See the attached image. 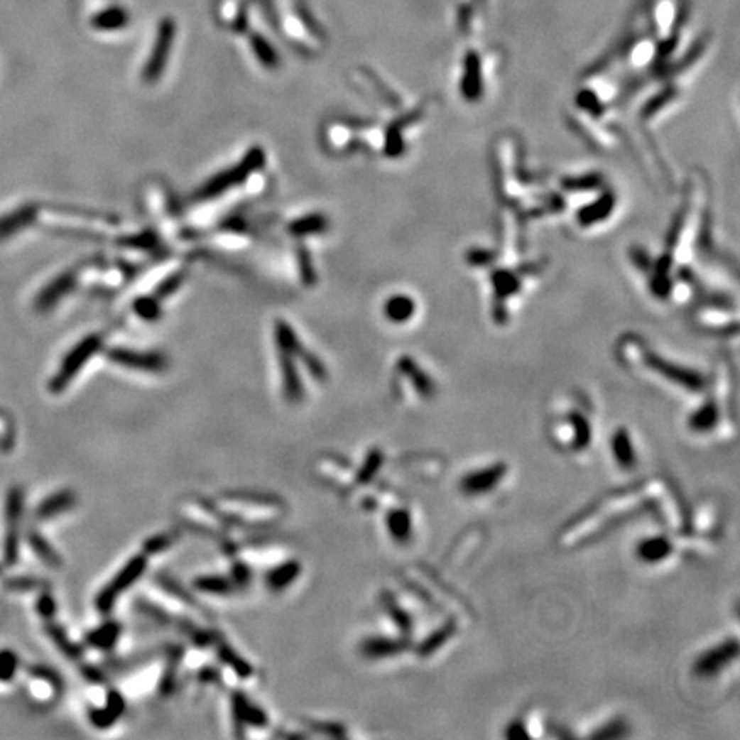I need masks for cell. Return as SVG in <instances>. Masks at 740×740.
<instances>
[{
	"label": "cell",
	"instance_id": "cell-12",
	"mask_svg": "<svg viewBox=\"0 0 740 740\" xmlns=\"http://www.w3.org/2000/svg\"><path fill=\"white\" fill-rule=\"evenodd\" d=\"M232 704H234L236 723H247V725L256 727V729H263L268 723V717H266L264 711L249 701V697H245L244 694L235 692L232 696Z\"/></svg>",
	"mask_w": 740,
	"mask_h": 740
},
{
	"label": "cell",
	"instance_id": "cell-24",
	"mask_svg": "<svg viewBox=\"0 0 740 740\" xmlns=\"http://www.w3.org/2000/svg\"><path fill=\"white\" fill-rule=\"evenodd\" d=\"M252 163H254L252 160L247 161V166H245V163H242V166H239V168H235V170H230V172L224 173L222 178H218V180H213L210 185L205 187V192H202V195L219 194L224 189V187L240 182V180H242V177L245 175V173H247L249 170L252 168V166H251Z\"/></svg>",
	"mask_w": 740,
	"mask_h": 740
},
{
	"label": "cell",
	"instance_id": "cell-36",
	"mask_svg": "<svg viewBox=\"0 0 740 740\" xmlns=\"http://www.w3.org/2000/svg\"><path fill=\"white\" fill-rule=\"evenodd\" d=\"M0 662H2V667H0V677H2V679H9V677L12 675V672L16 670V656L11 655V653H4V655L0 656Z\"/></svg>",
	"mask_w": 740,
	"mask_h": 740
},
{
	"label": "cell",
	"instance_id": "cell-2",
	"mask_svg": "<svg viewBox=\"0 0 740 740\" xmlns=\"http://www.w3.org/2000/svg\"><path fill=\"white\" fill-rule=\"evenodd\" d=\"M148 567V559L144 554L134 555L127 560L126 565L119 569V572L111 577V581L103 586L102 592L97 594L94 598V606L99 614H110L114 610V606L117 605V600L120 594L126 593L136 581L141 580V576L144 575Z\"/></svg>",
	"mask_w": 740,
	"mask_h": 740
},
{
	"label": "cell",
	"instance_id": "cell-20",
	"mask_svg": "<svg viewBox=\"0 0 740 740\" xmlns=\"http://www.w3.org/2000/svg\"><path fill=\"white\" fill-rule=\"evenodd\" d=\"M612 452L614 458L621 463L624 468H634L636 455L633 442H631L629 434L626 429H619L612 435Z\"/></svg>",
	"mask_w": 740,
	"mask_h": 740
},
{
	"label": "cell",
	"instance_id": "cell-3",
	"mask_svg": "<svg viewBox=\"0 0 740 740\" xmlns=\"http://www.w3.org/2000/svg\"><path fill=\"white\" fill-rule=\"evenodd\" d=\"M178 516L182 521L192 530L199 531L205 536H216L222 538L227 533L228 521L213 504L202 501V499H184L178 506Z\"/></svg>",
	"mask_w": 740,
	"mask_h": 740
},
{
	"label": "cell",
	"instance_id": "cell-30",
	"mask_svg": "<svg viewBox=\"0 0 740 740\" xmlns=\"http://www.w3.org/2000/svg\"><path fill=\"white\" fill-rule=\"evenodd\" d=\"M30 214H31V210H21L19 213L11 214L9 218L2 219V222H0V236L9 235L12 230H18L19 227L26 224Z\"/></svg>",
	"mask_w": 740,
	"mask_h": 740
},
{
	"label": "cell",
	"instance_id": "cell-5",
	"mask_svg": "<svg viewBox=\"0 0 740 740\" xmlns=\"http://www.w3.org/2000/svg\"><path fill=\"white\" fill-rule=\"evenodd\" d=\"M173 36H175V23L170 18H166L160 23L155 47H153L151 57H149L146 67H144V79H146V81H155V79L160 77V74L163 72V67L166 65V60H168L170 55V50H172Z\"/></svg>",
	"mask_w": 740,
	"mask_h": 740
},
{
	"label": "cell",
	"instance_id": "cell-7",
	"mask_svg": "<svg viewBox=\"0 0 740 740\" xmlns=\"http://www.w3.org/2000/svg\"><path fill=\"white\" fill-rule=\"evenodd\" d=\"M506 464L501 463L492 464L489 468L475 469V472L461 478V490L468 494V496H484V494L497 487L499 481L506 475Z\"/></svg>",
	"mask_w": 740,
	"mask_h": 740
},
{
	"label": "cell",
	"instance_id": "cell-34",
	"mask_svg": "<svg viewBox=\"0 0 740 740\" xmlns=\"http://www.w3.org/2000/svg\"><path fill=\"white\" fill-rule=\"evenodd\" d=\"M322 228H324V219L319 218V216H312V218H305V219H302V222L293 224V230L297 232L298 235L309 234V230L319 232V230H322Z\"/></svg>",
	"mask_w": 740,
	"mask_h": 740
},
{
	"label": "cell",
	"instance_id": "cell-11",
	"mask_svg": "<svg viewBox=\"0 0 740 740\" xmlns=\"http://www.w3.org/2000/svg\"><path fill=\"white\" fill-rule=\"evenodd\" d=\"M300 572L302 565L298 560H286V562L269 569L268 575H266V586H268L269 592L273 593L285 592L288 586H292L295 581H297Z\"/></svg>",
	"mask_w": 740,
	"mask_h": 740
},
{
	"label": "cell",
	"instance_id": "cell-32",
	"mask_svg": "<svg viewBox=\"0 0 740 740\" xmlns=\"http://www.w3.org/2000/svg\"><path fill=\"white\" fill-rule=\"evenodd\" d=\"M48 629H50V634H52L53 641L59 644L60 650L64 651L65 655L74 656V658H76V656H79V653H81V650H79L76 644L70 641V639L64 634V631H62L60 627H48Z\"/></svg>",
	"mask_w": 740,
	"mask_h": 740
},
{
	"label": "cell",
	"instance_id": "cell-33",
	"mask_svg": "<svg viewBox=\"0 0 740 740\" xmlns=\"http://www.w3.org/2000/svg\"><path fill=\"white\" fill-rule=\"evenodd\" d=\"M381 463H382V455H381V452L379 451H372V455H369L367 459H365L364 467L360 468L359 480L360 481H369L370 478L376 475V472H377V469H379Z\"/></svg>",
	"mask_w": 740,
	"mask_h": 740
},
{
	"label": "cell",
	"instance_id": "cell-29",
	"mask_svg": "<svg viewBox=\"0 0 740 740\" xmlns=\"http://www.w3.org/2000/svg\"><path fill=\"white\" fill-rule=\"evenodd\" d=\"M31 543H33V547H35L36 554H38L43 560H47V564L52 565V567H59V565H60V557L57 555V552L53 550V548L50 547L43 538H40V536L33 535L31 536Z\"/></svg>",
	"mask_w": 740,
	"mask_h": 740
},
{
	"label": "cell",
	"instance_id": "cell-37",
	"mask_svg": "<svg viewBox=\"0 0 740 740\" xmlns=\"http://www.w3.org/2000/svg\"><path fill=\"white\" fill-rule=\"evenodd\" d=\"M38 610L41 615H45V617H50V615L55 614V604H53V600L48 597V594H43V597L38 600Z\"/></svg>",
	"mask_w": 740,
	"mask_h": 740
},
{
	"label": "cell",
	"instance_id": "cell-10",
	"mask_svg": "<svg viewBox=\"0 0 740 740\" xmlns=\"http://www.w3.org/2000/svg\"><path fill=\"white\" fill-rule=\"evenodd\" d=\"M124 709H126V702H124L122 696L115 691H108L103 701L91 709V722L98 729H107L108 725L119 720Z\"/></svg>",
	"mask_w": 740,
	"mask_h": 740
},
{
	"label": "cell",
	"instance_id": "cell-22",
	"mask_svg": "<svg viewBox=\"0 0 740 740\" xmlns=\"http://www.w3.org/2000/svg\"><path fill=\"white\" fill-rule=\"evenodd\" d=\"M216 644H218V655H219V658H222V662L224 665H228L230 668H234V672L240 677V679H249V677L252 675L251 663H247L245 660H242V656H240L239 653L232 650L227 643L218 641Z\"/></svg>",
	"mask_w": 740,
	"mask_h": 740
},
{
	"label": "cell",
	"instance_id": "cell-31",
	"mask_svg": "<svg viewBox=\"0 0 740 740\" xmlns=\"http://www.w3.org/2000/svg\"><path fill=\"white\" fill-rule=\"evenodd\" d=\"M571 425L572 429H575L576 432V447H584L586 444H588L589 437H592V429L588 427V422L583 417H580V415H571Z\"/></svg>",
	"mask_w": 740,
	"mask_h": 740
},
{
	"label": "cell",
	"instance_id": "cell-23",
	"mask_svg": "<svg viewBox=\"0 0 740 740\" xmlns=\"http://www.w3.org/2000/svg\"><path fill=\"white\" fill-rule=\"evenodd\" d=\"M413 309H415V303L411 298L403 297V295H396V297L391 298V300L388 302V305H386V314H388V317L391 319V321L405 322L411 317Z\"/></svg>",
	"mask_w": 740,
	"mask_h": 740
},
{
	"label": "cell",
	"instance_id": "cell-6",
	"mask_svg": "<svg viewBox=\"0 0 740 740\" xmlns=\"http://www.w3.org/2000/svg\"><path fill=\"white\" fill-rule=\"evenodd\" d=\"M739 644L737 639L722 643L720 646L709 648L708 651L702 653L700 658L694 663V673L700 677H714L722 672L725 665H729L737 658Z\"/></svg>",
	"mask_w": 740,
	"mask_h": 740
},
{
	"label": "cell",
	"instance_id": "cell-21",
	"mask_svg": "<svg viewBox=\"0 0 740 740\" xmlns=\"http://www.w3.org/2000/svg\"><path fill=\"white\" fill-rule=\"evenodd\" d=\"M127 23H129L127 11L120 9V7H111V9L99 12L97 18L93 19V26L97 28V30H102V31L120 30V28L126 26Z\"/></svg>",
	"mask_w": 740,
	"mask_h": 740
},
{
	"label": "cell",
	"instance_id": "cell-26",
	"mask_svg": "<svg viewBox=\"0 0 740 740\" xmlns=\"http://www.w3.org/2000/svg\"><path fill=\"white\" fill-rule=\"evenodd\" d=\"M718 420V410L714 406V403H708V405L702 406L701 410H697L696 413L691 417V429L696 432H706L711 427H714Z\"/></svg>",
	"mask_w": 740,
	"mask_h": 740
},
{
	"label": "cell",
	"instance_id": "cell-28",
	"mask_svg": "<svg viewBox=\"0 0 740 740\" xmlns=\"http://www.w3.org/2000/svg\"><path fill=\"white\" fill-rule=\"evenodd\" d=\"M67 286H69L67 276H64V278H60V280L53 281L52 285H50L48 288L40 295L38 300H36V303H38V307H41V309H47V307L52 305V303H55L57 298H59L60 295L64 293L65 290H67Z\"/></svg>",
	"mask_w": 740,
	"mask_h": 740
},
{
	"label": "cell",
	"instance_id": "cell-35",
	"mask_svg": "<svg viewBox=\"0 0 740 740\" xmlns=\"http://www.w3.org/2000/svg\"><path fill=\"white\" fill-rule=\"evenodd\" d=\"M622 735H626V727H624V723L614 722V723H610V725L604 727L600 731H597V734H593V737L609 739V737H622Z\"/></svg>",
	"mask_w": 740,
	"mask_h": 740
},
{
	"label": "cell",
	"instance_id": "cell-15",
	"mask_svg": "<svg viewBox=\"0 0 740 740\" xmlns=\"http://www.w3.org/2000/svg\"><path fill=\"white\" fill-rule=\"evenodd\" d=\"M403 650H405V643L400 641V639L389 638H369L365 639L360 646L361 655L372 660L384 658V656H393Z\"/></svg>",
	"mask_w": 740,
	"mask_h": 740
},
{
	"label": "cell",
	"instance_id": "cell-27",
	"mask_svg": "<svg viewBox=\"0 0 740 740\" xmlns=\"http://www.w3.org/2000/svg\"><path fill=\"white\" fill-rule=\"evenodd\" d=\"M252 48L257 59H259L261 64H264L266 67H273V65L278 64L276 52H274V48L263 38V36H252Z\"/></svg>",
	"mask_w": 740,
	"mask_h": 740
},
{
	"label": "cell",
	"instance_id": "cell-14",
	"mask_svg": "<svg viewBox=\"0 0 740 740\" xmlns=\"http://www.w3.org/2000/svg\"><path fill=\"white\" fill-rule=\"evenodd\" d=\"M461 88L467 97H477L481 91V60L477 52H468L463 62V82Z\"/></svg>",
	"mask_w": 740,
	"mask_h": 740
},
{
	"label": "cell",
	"instance_id": "cell-4",
	"mask_svg": "<svg viewBox=\"0 0 740 740\" xmlns=\"http://www.w3.org/2000/svg\"><path fill=\"white\" fill-rule=\"evenodd\" d=\"M99 344H102V339H99L98 336H89V338L81 341V343L65 357V360L62 361L59 374L50 381V391H52V393H60V391L67 388L69 382L77 376L79 369L85 367L86 361H88L91 355L99 348Z\"/></svg>",
	"mask_w": 740,
	"mask_h": 740
},
{
	"label": "cell",
	"instance_id": "cell-25",
	"mask_svg": "<svg viewBox=\"0 0 740 740\" xmlns=\"http://www.w3.org/2000/svg\"><path fill=\"white\" fill-rule=\"evenodd\" d=\"M180 540V535H178V531H165V533H158V535H153L149 536V538L144 542V554L149 555V554H160V552H165L168 550L170 547H173L175 543Z\"/></svg>",
	"mask_w": 740,
	"mask_h": 740
},
{
	"label": "cell",
	"instance_id": "cell-18",
	"mask_svg": "<svg viewBox=\"0 0 740 740\" xmlns=\"http://www.w3.org/2000/svg\"><path fill=\"white\" fill-rule=\"evenodd\" d=\"M192 586L197 589V592L214 594V597H224V594H230L235 592V584H234V581H232V577L218 576V575H207V576L195 577Z\"/></svg>",
	"mask_w": 740,
	"mask_h": 740
},
{
	"label": "cell",
	"instance_id": "cell-19",
	"mask_svg": "<svg viewBox=\"0 0 740 740\" xmlns=\"http://www.w3.org/2000/svg\"><path fill=\"white\" fill-rule=\"evenodd\" d=\"M120 633H122V627H120L117 622L108 621L97 627L94 631H91L88 638H86V641H88L89 646L98 648V650H110V648H114V644L117 643Z\"/></svg>",
	"mask_w": 740,
	"mask_h": 740
},
{
	"label": "cell",
	"instance_id": "cell-16",
	"mask_svg": "<svg viewBox=\"0 0 740 740\" xmlns=\"http://www.w3.org/2000/svg\"><path fill=\"white\" fill-rule=\"evenodd\" d=\"M76 494L72 490H62V492L53 494L52 497L45 499L38 507V516L40 518H53L59 516L62 513H67L76 506Z\"/></svg>",
	"mask_w": 740,
	"mask_h": 740
},
{
	"label": "cell",
	"instance_id": "cell-13",
	"mask_svg": "<svg viewBox=\"0 0 740 740\" xmlns=\"http://www.w3.org/2000/svg\"><path fill=\"white\" fill-rule=\"evenodd\" d=\"M638 557L646 564L662 562L672 554V545L665 536H651L644 538L638 545Z\"/></svg>",
	"mask_w": 740,
	"mask_h": 740
},
{
	"label": "cell",
	"instance_id": "cell-8",
	"mask_svg": "<svg viewBox=\"0 0 740 740\" xmlns=\"http://www.w3.org/2000/svg\"><path fill=\"white\" fill-rule=\"evenodd\" d=\"M108 359L115 364L124 365V367L143 370V372H163V369H166V359L158 353H143L119 348V350H111L108 353Z\"/></svg>",
	"mask_w": 740,
	"mask_h": 740
},
{
	"label": "cell",
	"instance_id": "cell-17",
	"mask_svg": "<svg viewBox=\"0 0 740 740\" xmlns=\"http://www.w3.org/2000/svg\"><path fill=\"white\" fill-rule=\"evenodd\" d=\"M388 531L391 538L398 543L408 542L411 531H413V523H411V516L408 511L405 509H396L391 511L388 514V521H386Z\"/></svg>",
	"mask_w": 740,
	"mask_h": 740
},
{
	"label": "cell",
	"instance_id": "cell-9",
	"mask_svg": "<svg viewBox=\"0 0 740 740\" xmlns=\"http://www.w3.org/2000/svg\"><path fill=\"white\" fill-rule=\"evenodd\" d=\"M281 357H280V365H281V379H283V393H285V400L288 403H300L303 398V388L300 377H298L297 367L293 364V355L295 353L290 348L280 347Z\"/></svg>",
	"mask_w": 740,
	"mask_h": 740
},
{
	"label": "cell",
	"instance_id": "cell-1",
	"mask_svg": "<svg viewBox=\"0 0 740 740\" xmlns=\"http://www.w3.org/2000/svg\"><path fill=\"white\" fill-rule=\"evenodd\" d=\"M213 506L227 519L228 525L249 528L274 525L286 513V504L281 497L252 490L223 492L214 499Z\"/></svg>",
	"mask_w": 740,
	"mask_h": 740
}]
</instances>
